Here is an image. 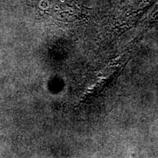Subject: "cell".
Wrapping results in <instances>:
<instances>
[{
  "instance_id": "6da1fadb",
  "label": "cell",
  "mask_w": 158,
  "mask_h": 158,
  "mask_svg": "<svg viewBox=\"0 0 158 158\" xmlns=\"http://www.w3.org/2000/svg\"><path fill=\"white\" fill-rule=\"evenodd\" d=\"M150 22L153 23L156 22V21H158V7L155 10V12L151 15L150 16Z\"/></svg>"
}]
</instances>
